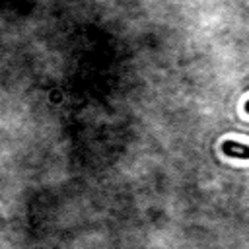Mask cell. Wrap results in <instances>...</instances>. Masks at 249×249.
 I'll use <instances>...</instances> for the list:
<instances>
[{
    "label": "cell",
    "instance_id": "6da1fadb",
    "mask_svg": "<svg viewBox=\"0 0 249 249\" xmlns=\"http://www.w3.org/2000/svg\"><path fill=\"white\" fill-rule=\"evenodd\" d=\"M222 152L228 158L249 160V144H241V142H235V140H224L222 142Z\"/></svg>",
    "mask_w": 249,
    "mask_h": 249
},
{
    "label": "cell",
    "instance_id": "7a4b0ae2",
    "mask_svg": "<svg viewBox=\"0 0 249 249\" xmlns=\"http://www.w3.org/2000/svg\"><path fill=\"white\" fill-rule=\"evenodd\" d=\"M243 109H245V113H247V115H249V99H247V101H245V105H243Z\"/></svg>",
    "mask_w": 249,
    "mask_h": 249
}]
</instances>
